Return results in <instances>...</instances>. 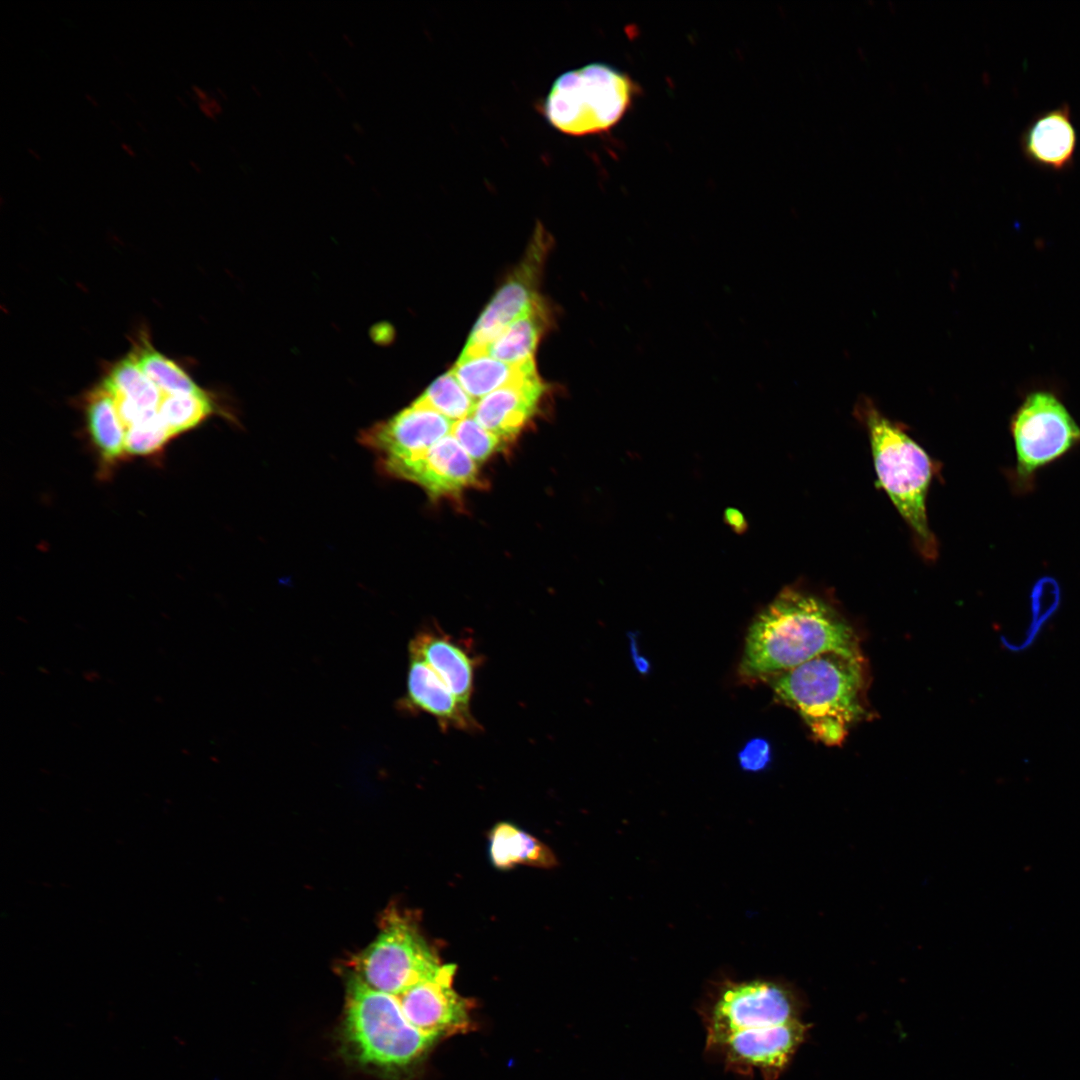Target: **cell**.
I'll return each mask as SVG.
<instances>
[{
	"label": "cell",
	"mask_w": 1080,
	"mask_h": 1080,
	"mask_svg": "<svg viewBox=\"0 0 1080 1080\" xmlns=\"http://www.w3.org/2000/svg\"><path fill=\"white\" fill-rule=\"evenodd\" d=\"M345 1026L358 1058L380 1067L408 1065L438 1039L407 1020L396 996L373 989L355 973L348 982Z\"/></svg>",
	"instance_id": "5b68a950"
},
{
	"label": "cell",
	"mask_w": 1080,
	"mask_h": 1080,
	"mask_svg": "<svg viewBox=\"0 0 1080 1080\" xmlns=\"http://www.w3.org/2000/svg\"><path fill=\"white\" fill-rule=\"evenodd\" d=\"M102 385L111 394L121 396L145 410H158L164 395L142 372L134 355L115 364Z\"/></svg>",
	"instance_id": "7402d4cb"
},
{
	"label": "cell",
	"mask_w": 1080,
	"mask_h": 1080,
	"mask_svg": "<svg viewBox=\"0 0 1080 1080\" xmlns=\"http://www.w3.org/2000/svg\"><path fill=\"white\" fill-rule=\"evenodd\" d=\"M1077 132L1067 104L1037 114L1020 136V148L1033 165L1059 172L1074 162Z\"/></svg>",
	"instance_id": "2e32d148"
},
{
	"label": "cell",
	"mask_w": 1080,
	"mask_h": 1080,
	"mask_svg": "<svg viewBox=\"0 0 1080 1080\" xmlns=\"http://www.w3.org/2000/svg\"><path fill=\"white\" fill-rule=\"evenodd\" d=\"M724 521L737 534L744 533L748 528L743 513L736 508H727L725 510Z\"/></svg>",
	"instance_id": "f546056e"
},
{
	"label": "cell",
	"mask_w": 1080,
	"mask_h": 1080,
	"mask_svg": "<svg viewBox=\"0 0 1080 1080\" xmlns=\"http://www.w3.org/2000/svg\"><path fill=\"white\" fill-rule=\"evenodd\" d=\"M176 99L179 103H181L182 106H184L185 108L188 107L186 101L180 95H176Z\"/></svg>",
	"instance_id": "f6af8a7d"
},
{
	"label": "cell",
	"mask_w": 1080,
	"mask_h": 1080,
	"mask_svg": "<svg viewBox=\"0 0 1080 1080\" xmlns=\"http://www.w3.org/2000/svg\"><path fill=\"white\" fill-rule=\"evenodd\" d=\"M27 152L29 153V155H31L37 161H40L42 159L40 153L37 152L34 148H31V147L27 148Z\"/></svg>",
	"instance_id": "f35d334b"
},
{
	"label": "cell",
	"mask_w": 1080,
	"mask_h": 1080,
	"mask_svg": "<svg viewBox=\"0 0 1080 1080\" xmlns=\"http://www.w3.org/2000/svg\"><path fill=\"white\" fill-rule=\"evenodd\" d=\"M250 87H251L252 91H253V92H254V93H255V94H256V95L258 96V97H261V96H262V92L260 91V89H259V87H258L257 85H255V84L251 83V84H250Z\"/></svg>",
	"instance_id": "7bdbcfd3"
},
{
	"label": "cell",
	"mask_w": 1080,
	"mask_h": 1080,
	"mask_svg": "<svg viewBox=\"0 0 1080 1080\" xmlns=\"http://www.w3.org/2000/svg\"><path fill=\"white\" fill-rule=\"evenodd\" d=\"M455 972L454 964H442L434 975L396 996L407 1020L421 1032L439 1038L470 1025V1005L453 989Z\"/></svg>",
	"instance_id": "4fadbf2b"
},
{
	"label": "cell",
	"mask_w": 1080,
	"mask_h": 1080,
	"mask_svg": "<svg viewBox=\"0 0 1080 1080\" xmlns=\"http://www.w3.org/2000/svg\"><path fill=\"white\" fill-rule=\"evenodd\" d=\"M1015 450L1011 475L1017 494L1030 492L1037 473L1080 446V426L1052 393L1026 396L1010 422Z\"/></svg>",
	"instance_id": "52a82bcc"
},
{
	"label": "cell",
	"mask_w": 1080,
	"mask_h": 1080,
	"mask_svg": "<svg viewBox=\"0 0 1080 1080\" xmlns=\"http://www.w3.org/2000/svg\"><path fill=\"white\" fill-rule=\"evenodd\" d=\"M802 1009L800 992L783 979L720 975L707 985L699 1013L706 1043H711L736 1032L798 1020Z\"/></svg>",
	"instance_id": "8992f818"
},
{
	"label": "cell",
	"mask_w": 1080,
	"mask_h": 1080,
	"mask_svg": "<svg viewBox=\"0 0 1080 1080\" xmlns=\"http://www.w3.org/2000/svg\"><path fill=\"white\" fill-rule=\"evenodd\" d=\"M322 76H323V77H324V78H325V79H326L327 81H329L330 83H332V82H333V79H332L331 75H330V74H329V73H328L327 71H322Z\"/></svg>",
	"instance_id": "ee69618b"
},
{
	"label": "cell",
	"mask_w": 1080,
	"mask_h": 1080,
	"mask_svg": "<svg viewBox=\"0 0 1080 1080\" xmlns=\"http://www.w3.org/2000/svg\"><path fill=\"white\" fill-rule=\"evenodd\" d=\"M830 651L860 652L851 626L822 599L785 588L753 620L740 674L768 678Z\"/></svg>",
	"instance_id": "6da1fadb"
},
{
	"label": "cell",
	"mask_w": 1080,
	"mask_h": 1080,
	"mask_svg": "<svg viewBox=\"0 0 1080 1080\" xmlns=\"http://www.w3.org/2000/svg\"><path fill=\"white\" fill-rule=\"evenodd\" d=\"M173 438L157 414L125 429V454L152 456L158 454Z\"/></svg>",
	"instance_id": "4316f807"
},
{
	"label": "cell",
	"mask_w": 1080,
	"mask_h": 1080,
	"mask_svg": "<svg viewBox=\"0 0 1080 1080\" xmlns=\"http://www.w3.org/2000/svg\"><path fill=\"white\" fill-rule=\"evenodd\" d=\"M198 106H199V109H200V111H201V112H202V113H203V114H204V115H205V116H206L207 118H209V119H211V120H213V121H216V119H217V116L215 115V113H214V112L212 111V109H211V108H210V106L208 105V102H198Z\"/></svg>",
	"instance_id": "1f68e13d"
},
{
	"label": "cell",
	"mask_w": 1080,
	"mask_h": 1080,
	"mask_svg": "<svg viewBox=\"0 0 1080 1080\" xmlns=\"http://www.w3.org/2000/svg\"><path fill=\"white\" fill-rule=\"evenodd\" d=\"M308 55L315 63L318 62V59L313 51H308Z\"/></svg>",
	"instance_id": "bcb514c9"
},
{
	"label": "cell",
	"mask_w": 1080,
	"mask_h": 1080,
	"mask_svg": "<svg viewBox=\"0 0 1080 1080\" xmlns=\"http://www.w3.org/2000/svg\"><path fill=\"white\" fill-rule=\"evenodd\" d=\"M409 654L423 659L456 698L470 707L474 673L479 658L461 641L439 629L427 628L418 632L410 641Z\"/></svg>",
	"instance_id": "e0dca14e"
},
{
	"label": "cell",
	"mask_w": 1080,
	"mask_h": 1080,
	"mask_svg": "<svg viewBox=\"0 0 1080 1080\" xmlns=\"http://www.w3.org/2000/svg\"><path fill=\"white\" fill-rule=\"evenodd\" d=\"M377 469L418 485L431 499L457 498L479 484L477 463L451 434L419 456L378 464Z\"/></svg>",
	"instance_id": "8fae6325"
},
{
	"label": "cell",
	"mask_w": 1080,
	"mask_h": 1080,
	"mask_svg": "<svg viewBox=\"0 0 1080 1080\" xmlns=\"http://www.w3.org/2000/svg\"><path fill=\"white\" fill-rule=\"evenodd\" d=\"M464 390L474 399L536 372L535 362L508 364L486 352H462L451 370Z\"/></svg>",
	"instance_id": "d6986e66"
},
{
	"label": "cell",
	"mask_w": 1080,
	"mask_h": 1080,
	"mask_svg": "<svg viewBox=\"0 0 1080 1080\" xmlns=\"http://www.w3.org/2000/svg\"><path fill=\"white\" fill-rule=\"evenodd\" d=\"M85 98H86V100H87V101H88V102H89V103H90L91 105H93L94 107H99V102H98V101H97V99H96V98H95V97H94L93 95H91L90 93H85Z\"/></svg>",
	"instance_id": "74e56055"
},
{
	"label": "cell",
	"mask_w": 1080,
	"mask_h": 1080,
	"mask_svg": "<svg viewBox=\"0 0 1080 1080\" xmlns=\"http://www.w3.org/2000/svg\"><path fill=\"white\" fill-rule=\"evenodd\" d=\"M636 87L631 78L603 63H591L561 74L543 103L552 127L571 136L609 130L629 109Z\"/></svg>",
	"instance_id": "277c9868"
},
{
	"label": "cell",
	"mask_w": 1080,
	"mask_h": 1080,
	"mask_svg": "<svg viewBox=\"0 0 1080 1080\" xmlns=\"http://www.w3.org/2000/svg\"><path fill=\"white\" fill-rule=\"evenodd\" d=\"M416 400L452 422L472 415L476 404L451 371L437 378Z\"/></svg>",
	"instance_id": "d4e9b609"
},
{
	"label": "cell",
	"mask_w": 1080,
	"mask_h": 1080,
	"mask_svg": "<svg viewBox=\"0 0 1080 1080\" xmlns=\"http://www.w3.org/2000/svg\"><path fill=\"white\" fill-rule=\"evenodd\" d=\"M216 412L214 401L203 390L164 394L158 407V415L173 437L194 429Z\"/></svg>",
	"instance_id": "603a6c76"
},
{
	"label": "cell",
	"mask_w": 1080,
	"mask_h": 1080,
	"mask_svg": "<svg viewBox=\"0 0 1080 1080\" xmlns=\"http://www.w3.org/2000/svg\"><path fill=\"white\" fill-rule=\"evenodd\" d=\"M191 90L198 102H207L210 99L208 93L195 84L191 86Z\"/></svg>",
	"instance_id": "4dcf8cb0"
},
{
	"label": "cell",
	"mask_w": 1080,
	"mask_h": 1080,
	"mask_svg": "<svg viewBox=\"0 0 1080 1080\" xmlns=\"http://www.w3.org/2000/svg\"><path fill=\"white\" fill-rule=\"evenodd\" d=\"M216 91L223 99H225V100L228 99V95H227L226 91L223 88L216 87Z\"/></svg>",
	"instance_id": "b9f144b4"
},
{
	"label": "cell",
	"mask_w": 1080,
	"mask_h": 1080,
	"mask_svg": "<svg viewBox=\"0 0 1080 1080\" xmlns=\"http://www.w3.org/2000/svg\"><path fill=\"white\" fill-rule=\"evenodd\" d=\"M547 310L541 300L529 313L510 324L486 349L491 357L508 364L533 361L546 327Z\"/></svg>",
	"instance_id": "44dd1931"
},
{
	"label": "cell",
	"mask_w": 1080,
	"mask_h": 1080,
	"mask_svg": "<svg viewBox=\"0 0 1080 1080\" xmlns=\"http://www.w3.org/2000/svg\"><path fill=\"white\" fill-rule=\"evenodd\" d=\"M772 680L777 697L796 709L826 745L841 744L850 726L865 713L860 652H826Z\"/></svg>",
	"instance_id": "7a4b0ae2"
},
{
	"label": "cell",
	"mask_w": 1080,
	"mask_h": 1080,
	"mask_svg": "<svg viewBox=\"0 0 1080 1080\" xmlns=\"http://www.w3.org/2000/svg\"><path fill=\"white\" fill-rule=\"evenodd\" d=\"M741 767L748 771H759L771 761L770 744L762 738L747 742L738 754Z\"/></svg>",
	"instance_id": "f1b7e54d"
},
{
	"label": "cell",
	"mask_w": 1080,
	"mask_h": 1080,
	"mask_svg": "<svg viewBox=\"0 0 1080 1080\" xmlns=\"http://www.w3.org/2000/svg\"><path fill=\"white\" fill-rule=\"evenodd\" d=\"M1061 602V589L1051 576L1039 578L1030 593L1031 621L1018 651L1029 647L1043 625L1054 615Z\"/></svg>",
	"instance_id": "484cf974"
},
{
	"label": "cell",
	"mask_w": 1080,
	"mask_h": 1080,
	"mask_svg": "<svg viewBox=\"0 0 1080 1080\" xmlns=\"http://www.w3.org/2000/svg\"><path fill=\"white\" fill-rule=\"evenodd\" d=\"M134 357L142 372L163 394L194 393L202 390L174 361L143 345Z\"/></svg>",
	"instance_id": "cb8c5ba5"
},
{
	"label": "cell",
	"mask_w": 1080,
	"mask_h": 1080,
	"mask_svg": "<svg viewBox=\"0 0 1080 1080\" xmlns=\"http://www.w3.org/2000/svg\"><path fill=\"white\" fill-rule=\"evenodd\" d=\"M399 708L408 712H426L443 730L474 732L480 729L470 707L463 705L435 671L413 654H410L407 693L400 700Z\"/></svg>",
	"instance_id": "5bb4252c"
},
{
	"label": "cell",
	"mask_w": 1080,
	"mask_h": 1080,
	"mask_svg": "<svg viewBox=\"0 0 1080 1080\" xmlns=\"http://www.w3.org/2000/svg\"><path fill=\"white\" fill-rule=\"evenodd\" d=\"M808 1026L798 1020L730 1034L706 1043V1051L725 1068L742 1076L759 1072L764 1080H776L805 1039Z\"/></svg>",
	"instance_id": "9c48e42d"
},
{
	"label": "cell",
	"mask_w": 1080,
	"mask_h": 1080,
	"mask_svg": "<svg viewBox=\"0 0 1080 1080\" xmlns=\"http://www.w3.org/2000/svg\"><path fill=\"white\" fill-rule=\"evenodd\" d=\"M189 165H190V166H191V167L193 168V170H194V171H195L196 173H198V174H202V169H201L200 165H199V164H198V163H197L196 161H194V160H192V159H191V160H189Z\"/></svg>",
	"instance_id": "60d3db41"
},
{
	"label": "cell",
	"mask_w": 1080,
	"mask_h": 1080,
	"mask_svg": "<svg viewBox=\"0 0 1080 1080\" xmlns=\"http://www.w3.org/2000/svg\"><path fill=\"white\" fill-rule=\"evenodd\" d=\"M207 102H208V105L210 106V108L212 109V111L215 113L216 116L223 113V107L220 104V102L218 101V99H216L215 97H210V99Z\"/></svg>",
	"instance_id": "d6a6232c"
},
{
	"label": "cell",
	"mask_w": 1080,
	"mask_h": 1080,
	"mask_svg": "<svg viewBox=\"0 0 1080 1080\" xmlns=\"http://www.w3.org/2000/svg\"><path fill=\"white\" fill-rule=\"evenodd\" d=\"M120 146H121L122 150H123V151H124V152H125V153H126V154H127L128 156H130V157H136V155H137V154H136V152L134 151V149H133V148L131 147V145H130V144H127V143H124V142H122V143L120 144Z\"/></svg>",
	"instance_id": "e575fe53"
},
{
	"label": "cell",
	"mask_w": 1080,
	"mask_h": 1080,
	"mask_svg": "<svg viewBox=\"0 0 1080 1080\" xmlns=\"http://www.w3.org/2000/svg\"><path fill=\"white\" fill-rule=\"evenodd\" d=\"M545 386L537 372L479 399L472 416L502 441L516 437L538 408Z\"/></svg>",
	"instance_id": "9a60e30c"
},
{
	"label": "cell",
	"mask_w": 1080,
	"mask_h": 1080,
	"mask_svg": "<svg viewBox=\"0 0 1080 1080\" xmlns=\"http://www.w3.org/2000/svg\"><path fill=\"white\" fill-rule=\"evenodd\" d=\"M89 438L105 465H113L125 454V427L114 399L101 384L90 393L85 406Z\"/></svg>",
	"instance_id": "ffe728a7"
},
{
	"label": "cell",
	"mask_w": 1080,
	"mask_h": 1080,
	"mask_svg": "<svg viewBox=\"0 0 1080 1080\" xmlns=\"http://www.w3.org/2000/svg\"><path fill=\"white\" fill-rule=\"evenodd\" d=\"M547 241L536 235L521 263L506 279L476 322L463 351L486 352L487 347L514 321L529 313L542 299L538 295Z\"/></svg>",
	"instance_id": "30bf717a"
},
{
	"label": "cell",
	"mask_w": 1080,
	"mask_h": 1080,
	"mask_svg": "<svg viewBox=\"0 0 1080 1080\" xmlns=\"http://www.w3.org/2000/svg\"><path fill=\"white\" fill-rule=\"evenodd\" d=\"M352 129L354 130V132H356V133H357L358 135H360V136H363V135H365V128H364V126H363V125H362V124H361L360 122H358V121H353V122H352Z\"/></svg>",
	"instance_id": "836d02e7"
},
{
	"label": "cell",
	"mask_w": 1080,
	"mask_h": 1080,
	"mask_svg": "<svg viewBox=\"0 0 1080 1080\" xmlns=\"http://www.w3.org/2000/svg\"><path fill=\"white\" fill-rule=\"evenodd\" d=\"M343 158H344V160H345V161H346V162H347V163H348L349 165H351V166H355V165H356V160H355V158H354V157L352 156V154H350V153H347V152H344V153H343Z\"/></svg>",
	"instance_id": "8d00e7d4"
},
{
	"label": "cell",
	"mask_w": 1080,
	"mask_h": 1080,
	"mask_svg": "<svg viewBox=\"0 0 1080 1080\" xmlns=\"http://www.w3.org/2000/svg\"><path fill=\"white\" fill-rule=\"evenodd\" d=\"M856 414L865 423L871 442L876 474L882 488L912 530L923 557L937 555V541L926 510L932 462L926 452L902 428L886 418L870 399L860 400Z\"/></svg>",
	"instance_id": "3957f363"
},
{
	"label": "cell",
	"mask_w": 1080,
	"mask_h": 1080,
	"mask_svg": "<svg viewBox=\"0 0 1080 1080\" xmlns=\"http://www.w3.org/2000/svg\"><path fill=\"white\" fill-rule=\"evenodd\" d=\"M342 38L344 39V41L347 43V45L349 47L355 48L356 44H355L354 40L352 39V37L348 33L343 32L342 33Z\"/></svg>",
	"instance_id": "d590c367"
},
{
	"label": "cell",
	"mask_w": 1080,
	"mask_h": 1080,
	"mask_svg": "<svg viewBox=\"0 0 1080 1080\" xmlns=\"http://www.w3.org/2000/svg\"><path fill=\"white\" fill-rule=\"evenodd\" d=\"M381 931L355 962V974L375 990L400 995L442 966L418 923L408 912L388 911Z\"/></svg>",
	"instance_id": "ba28073f"
},
{
	"label": "cell",
	"mask_w": 1080,
	"mask_h": 1080,
	"mask_svg": "<svg viewBox=\"0 0 1080 1080\" xmlns=\"http://www.w3.org/2000/svg\"><path fill=\"white\" fill-rule=\"evenodd\" d=\"M335 92H336V94L338 95V97L340 99L345 100V101L347 100V95H346L345 91L340 86H335Z\"/></svg>",
	"instance_id": "ab89813d"
},
{
	"label": "cell",
	"mask_w": 1080,
	"mask_h": 1080,
	"mask_svg": "<svg viewBox=\"0 0 1080 1080\" xmlns=\"http://www.w3.org/2000/svg\"><path fill=\"white\" fill-rule=\"evenodd\" d=\"M489 856L499 870L521 865L550 869L557 865L554 853L546 844L508 822L497 823L490 830Z\"/></svg>",
	"instance_id": "ac0fdd59"
},
{
	"label": "cell",
	"mask_w": 1080,
	"mask_h": 1080,
	"mask_svg": "<svg viewBox=\"0 0 1080 1080\" xmlns=\"http://www.w3.org/2000/svg\"><path fill=\"white\" fill-rule=\"evenodd\" d=\"M450 434L476 463L486 461L502 444L498 436L483 427L472 415L453 422Z\"/></svg>",
	"instance_id": "83f0119b"
},
{
	"label": "cell",
	"mask_w": 1080,
	"mask_h": 1080,
	"mask_svg": "<svg viewBox=\"0 0 1080 1080\" xmlns=\"http://www.w3.org/2000/svg\"><path fill=\"white\" fill-rule=\"evenodd\" d=\"M453 422L415 400L394 416L359 433V443L377 457L376 464L419 456L451 433Z\"/></svg>",
	"instance_id": "7c38bea8"
}]
</instances>
